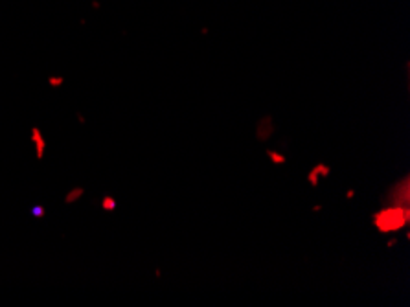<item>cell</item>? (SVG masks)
Returning a JSON list of instances; mask_svg holds the SVG:
<instances>
[{"label": "cell", "instance_id": "obj_10", "mask_svg": "<svg viewBox=\"0 0 410 307\" xmlns=\"http://www.w3.org/2000/svg\"><path fill=\"white\" fill-rule=\"evenodd\" d=\"M50 85L52 87H61L63 85V78H50Z\"/></svg>", "mask_w": 410, "mask_h": 307}, {"label": "cell", "instance_id": "obj_4", "mask_svg": "<svg viewBox=\"0 0 410 307\" xmlns=\"http://www.w3.org/2000/svg\"><path fill=\"white\" fill-rule=\"evenodd\" d=\"M31 142H33V146H35V155H37V158L41 160L44 156V151H46V140H44L39 127H33V129H31Z\"/></svg>", "mask_w": 410, "mask_h": 307}, {"label": "cell", "instance_id": "obj_9", "mask_svg": "<svg viewBox=\"0 0 410 307\" xmlns=\"http://www.w3.org/2000/svg\"><path fill=\"white\" fill-rule=\"evenodd\" d=\"M31 215L37 217V219H41V217L46 215V208H43V206H33V208H31Z\"/></svg>", "mask_w": 410, "mask_h": 307}, {"label": "cell", "instance_id": "obj_3", "mask_svg": "<svg viewBox=\"0 0 410 307\" xmlns=\"http://www.w3.org/2000/svg\"><path fill=\"white\" fill-rule=\"evenodd\" d=\"M274 133V125H272V118L271 116H263L258 121V129H256V136L258 140L265 142V140L271 138V134Z\"/></svg>", "mask_w": 410, "mask_h": 307}, {"label": "cell", "instance_id": "obj_1", "mask_svg": "<svg viewBox=\"0 0 410 307\" xmlns=\"http://www.w3.org/2000/svg\"><path fill=\"white\" fill-rule=\"evenodd\" d=\"M410 221V208L408 206H392L386 204L383 210L373 213V225L379 228V232H396L403 226L408 225Z\"/></svg>", "mask_w": 410, "mask_h": 307}, {"label": "cell", "instance_id": "obj_6", "mask_svg": "<svg viewBox=\"0 0 410 307\" xmlns=\"http://www.w3.org/2000/svg\"><path fill=\"white\" fill-rule=\"evenodd\" d=\"M83 193H85V188H81V186H78V188H72V190L66 193V197H65V203L66 204H74V203H78L79 199L83 197Z\"/></svg>", "mask_w": 410, "mask_h": 307}, {"label": "cell", "instance_id": "obj_5", "mask_svg": "<svg viewBox=\"0 0 410 307\" xmlns=\"http://www.w3.org/2000/svg\"><path fill=\"white\" fill-rule=\"evenodd\" d=\"M329 175V168L326 164H318L315 166V168L309 171V175H307V180H309V184L311 186H318V177H328Z\"/></svg>", "mask_w": 410, "mask_h": 307}, {"label": "cell", "instance_id": "obj_7", "mask_svg": "<svg viewBox=\"0 0 410 307\" xmlns=\"http://www.w3.org/2000/svg\"><path fill=\"white\" fill-rule=\"evenodd\" d=\"M267 155L274 164H283L285 162V156L280 155V153H276V151H267Z\"/></svg>", "mask_w": 410, "mask_h": 307}, {"label": "cell", "instance_id": "obj_2", "mask_svg": "<svg viewBox=\"0 0 410 307\" xmlns=\"http://www.w3.org/2000/svg\"><path fill=\"white\" fill-rule=\"evenodd\" d=\"M410 201V186H408V175H405L403 182L399 184H394L390 188L388 195H386V204H392V206H408Z\"/></svg>", "mask_w": 410, "mask_h": 307}, {"label": "cell", "instance_id": "obj_8", "mask_svg": "<svg viewBox=\"0 0 410 307\" xmlns=\"http://www.w3.org/2000/svg\"><path fill=\"white\" fill-rule=\"evenodd\" d=\"M101 206H103L105 210H114V208H116V201H114L113 197H103Z\"/></svg>", "mask_w": 410, "mask_h": 307}]
</instances>
